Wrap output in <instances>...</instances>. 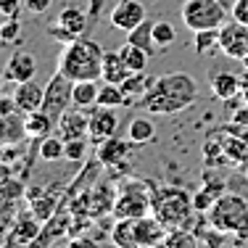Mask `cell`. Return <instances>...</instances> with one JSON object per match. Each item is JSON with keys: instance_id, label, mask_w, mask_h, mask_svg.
Returning <instances> with one entry per match:
<instances>
[{"instance_id": "6da1fadb", "label": "cell", "mask_w": 248, "mask_h": 248, "mask_svg": "<svg viewBox=\"0 0 248 248\" xmlns=\"http://www.w3.org/2000/svg\"><path fill=\"white\" fill-rule=\"evenodd\" d=\"M198 98V85L187 72H169L156 77L151 93L140 100V108L151 111L156 116H169L190 108Z\"/></svg>"}, {"instance_id": "7a4b0ae2", "label": "cell", "mask_w": 248, "mask_h": 248, "mask_svg": "<svg viewBox=\"0 0 248 248\" xmlns=\"http://www.w3.org/2000/svg\"><path fill=\"white\" fill-rule=\"evenodd\" d=\"M193 211V196L185 187L151 182V214L167 230H190Z\"/></svg>"}, {"instance_id": "3957f363", "label": "cell", "mask_w": 248, "mask_h": 248, "mask_svg": "<svg viewBox=\"0 0 248 248\" xmlns=\"http://www.w3.org/2000/svg\"><path fill=\"white\" fill-rule=\"evenodd\" d=\"M103 48L95 40L77 37L74 43H66L58 56V72L66 74L72 82L82 79H100L103 74Z\"/></svg>"}, {"instance_id": "277c9868", "label": "cell", "mask_w": 248, "mask_h": 248, "mask_svg": "<svg viewBox=\"0 0 248 248\" xmlns=\"http://www.w3.org/2000/svg\"><path fill=\"white\" fill-rule=\"evenodd\" d=\"M209 224L224 235H238V240L248 238V201L238 193H222L209 211Z\"/></svg>"}, {"instance_id": "5b68a950", "label": "cell", "mask_w": 248, "mask_h": 248, "mask_svg": "<svg viewBox=\"0 0 248 248\" xmlns=\"http://www.w3.org/2000/svg\"><path fill=\"white\" fill-rule=\"evenodd\" d=\"M180 14H182V24L190 32L219 29L227 21V11L219 0H185Z\"/></svg>"}, {"instance_id": "8992f818", "label": "cell", "mask_w": 248, "mask_h": 248, "mask_svg": "<svg viewBox=\"0 0 248 248\" xmlns=\"http://www.w3.org/2000/svg\"><path fill=\"white\" fill-rule=\"evenodd\" d=\"M111 214H114L116 219L148 217L151 214V180L122 185L119 196H116V201H114V211H111Z\"/></svg>"}, {"instance_id": "52a82bcc", "label": "cell", "mask_w": 248, "mask_h": 248, "mask_svg": "<svg viewBox=\"0 0 248 248\" xmlns=\"http://www.w3.org/2000/svg\"><path fill=\"white\" fill-rule=\"evenodd\" d=\"M72 93H74V82L69 79L66 74L56 72V74L50 77L48 87H45V98H43V111H45V114H48L56 124H58V119H61V116L69 111V103H74Z\"/></svg>"}, {"instance_id": "ba28073f", "label": "cell", "mask_w": 248, "mask_h": 248, "mask_svg": "<svg viewBox=\"0 0 248 248\" xmlns=\"http://www.w3.org/2000/svg\"><path fill=\"white\" fill-rule=\"evenodd\" d=\"M87 27H90V19H87L85 11L63 8L61 14H58V19L48 27V34L53 40H58L61 45H66V43H74L77 37H82V34L87 32Z\"/></svg>"}, {"instance_id": "9c48e42d", "label": "cell", "mask_w": 248, "mask_h": 248, "mask_svg": "<svg viewBox=\"0 0 248 248\" xmlns=\"http://www.w3.org/2000/svg\"><path fill=\"white\" fill-rule=\"evenodd\" d=\"M219 50L227 58L243 61L248 56V24H240L238 19L224 21L219 27Z\"/></svg>"}, {"instance_id": "30bf717a", "label": "cell", "mask_w": 248, "mask_h": 248, "mask_svg": "<svg viewBox=\"0 0 248 248\" xmlns=\"http://www.w3.org/2000/svg\"><path fill=\"white\" fill-rule=\"evenodd\" d=\"M116 129H119L116 108H111V106H95V108L90 111V132H87V138L95 145L103 143V140H108V138H114Z\"/></svg>"}, {"instance_id": "8fae6325", "label": "cell", "mask_w": 248, "mask_h": 248, "mask_svg": "<svg viewBox=\"0 0 248 248\" xmlns=\"http://www.w3.org/2000/svg\"><path fill=\"white\" fill-rule=\"evenodd\" d=\"M145 19H148V14H145L143 3H138V0H119L111 8V24L116 29H122V32H132Z\"/></svg>"}, {"instance_id": "7c38bea8", "label": "cell", "mask_w": 248, "mask_h": 248, "mask_svg": "<svg viewBox=\"0 0 248 248\" xmlns=\"http://www.w3.org/2000/svg\"><path fill=\"white\" fill-rule=\"evenodd\" d=\"M34 74H37V61H34V56L27 50L14 53V56L8 58V63H5V69H3L5 82H14V85L34 79Z\"/></svg>"}, {"instance_id": "4fadbf2b", "label": "cell", "mask_w": 248, "mask_h": 248, "mask_svg": "<svg viewBox=\"0 0 248 248\" xmlns=\"http://www.w3.org/2000/svg\"><path fill=\"white\" fill-rule=\"evenodd\" d=\"M58 135H61L63 140H79V138H87V132H90V114H85V111H79V106L72 111H66V114L58 119L56 124Z\"/></svg>"}, {"instance_id": "5bb4252c", "label": "cell", "mask_w": 248, "mask_h": 248, "mask_svg": "<svg viewBox=\"0 0 248 248\" xmlns=\"http://www.w3.org/2000/svg\"><path fill=\"white\" fill-rule=\"evenodd\" d=\"M129 151H132V140H122V138H108L103 143H98V161L103 167H122L127 161Z\"/></svg>"}, {"instance_id": "9a60e30c", "label": "cell", "mask_w": 248, "mask_h": 248, "mask_svg": "<svg viewBox=\"0 0 248 248\" xmlns=\"http://www.w3.org/2000/svg\"><path fill=\"white\" fill-rule=\"evenodd\" d=\"M24 111H8V114H0V143L5 145H19L27 135V122H24Z\"/></svg>"}, {"instance_id": "2e32d148", "label": "cell", "mask_w": 248, "mask_h": 248, "mask_svg": "<svg viewBox=\"0 0 248 248\" xmlns=\"http://www.w3.org/2000/svg\"><path fill=\"white\" fill-rule=\"evenodd\" d=\"M43 98H45V87H40L34 79L21 82V85H16V90H14L16 108L24 111V114H32V111L43 108Z\"/></svg>"}, {"instance_id": "e0dca14e", "label": "cell", "mask_w": 248, "mask_h": 248, "mask_svg": "<svg viewBox=\"0 0 248 248\" xmlns=\"http://www.w3.org/2000/svg\"><path fill=\"white\" fill-rule=\"evenodd\" d=\"M37 222L40 219L34 214L16 217L14 230H11V243H14V246H32L34 238L40 235V230H43V224H37Z\"/></svg>"}, {"instance_id": "ac0fdd59", "label": "cell", "mask_w": 248, "mask_h": 248, "mask_svg": "<svg viewBox=\"0 0 248 248\" xmlns=\"http://www.w3.org/2000/svg\"><path fill=\"white\" fill-rule=\"evenodd\" d=\"M153 82L156 79H153L148 72H132L127 79L122 82V90H124V95H127L129 103H140V100L151 93Z\"/></svg>"}, {"instance_id": "d6986e66", "label": "cell", "mask_w": 248, "mask_h": 248, "mask_svg": "<svg viewBox=\"0 0 248 248\" xmlns=\"http://www.w3.org/2000/svg\"><path fill=\"white\" fill-rule=\"evenodd\" d=\"M129 74H132V72H129V66L124 63V58H122L119 50H106L103 53V74H100V79H103V82L122 85Z\"/></svg>"}, {"instance_id": "ffe728a7", "label": "cell", "mask_w": 248, "mask_h": 248, "mask_svg": "<svg viewBox=\"0 0 248 248\" xmlns=\"http://www.w3.org/2000/svg\"><path fill=\"white\" fill-rule=\"evenodd\" d=\"M209 85H211L214 98H219V100H230V98L240 95V79L230 72H214Z\"/></svg>"}, {"instance_id": "44dd1931", "label": "cell", "mask_w": 248, "mask_h": 248, "mask_svg": "<svg viewBox=\"0 0 248 248\" xmlns=\"http://www.w3.org/2000/svg\"><path fill=\"white\" fill-rule=\"evenodd\" d=\"M111 243L119 248H138V219H116L111 227Z\"/></svg>"}, {"instance_id": "7402d4cb", "label": "cell", "mask_w": 248, "mask_h": 248, "mask_svg": "<svg viewBox=\"0 0 248 248\" xmlns=\"http://www.w3.org/2000/svg\"><path fill=\"white\" fill-rule=\"evenodd\" d=\"M127 138L132 140L135 145H148L156 140V124L148 116H135L127 127Z\"/></svg>"}, {"instance_id": "603a6c76", "label": "cell", "mask_w": 248, "mask_h": 248, "mask_svg": "<svg viewBox=\"0 0 248 248\" xmlns=\"http://www.w3.org/2000/svg\"><path fill=\"white\" fill-rule=\"evenodd\" d=\"M24 122H27V135H29V138H34V140L48 138V135L53 132V127H56V122H53L43 108L32 111V114H24Z\"/></svg>"}, {"instance_id": "cb8c5ba5", "label": "cell", "mask_w": 248, "mask_h": 248, "mask_svg": "<svg viewBox=\"0 0 248 248\" xmlns=\"http://www.w3.org/2000/svg\"><path fill=\"white\" fill-rule=\"evenodd\" d=\"M98 79H82V82H74V106H79V108H90V106H98Z\"/></svg>"}, {"instance_id": "d4e9b609", "label": "cell", "mask_w": 248, "mask_h": 248, "mask_svg": "<svg viewBox=\"0 0 248 248\" xmlns=\"http://www.w3.org/2000/svg\"><path fill=\"white\" fill-rule=\"evenodd\" d=\"M129 37H127V43H132V45H138V48H143L148 56H153L156 53L158 45L153 43V21L151 19H145L143 24H138L132 29V32H127Z\"/></svg>"}, {"instance_id": "484cf974", "label": "cell", "mask_w": 248, "mask_h": 248, "mask_svg": "<svg viewBox=\"0 0 248 248\" xmlns=\"http://www.w3.org/2000/svg\"><path fill=\"white\" fill-rule=\"evenodd\" d=\"M40 158L43 161H61V158H66V140L61 138V135H48V138L40 140Z\"/></svg>"}, {"instance_id": "4316f807", "label": "cell", "mask_w": 248, "mask_h": 248, "mask_svg": "<svg viewBox=\"0 0 248 248\" xmlns=\"http://www.w3.org/2000/svg\"><path fill=\"white\" fill-rule=\"evenodd\" d=\"M29 209H32V214L37 217L40 222H48L58 211V198L48 196V193H37V196L29 201Z\"/></svg>"}, {"instance_id": "83f0119b", "label": "cell", "mask_w": 248, "mask_h": 248, "mask_svg": "<svg viewBox=\"0 0 248 248\" xmlns=\"http://www.w3.org/2000/svg\"><path fill=\"white\" fill-rule=\"evenodd\" d=\"M158 248H201V243L198 235H193L190 230H169Z\"/></svg>"}, {"instance_id": "f1b7e54d", "label": "cell", "mask_w": 248, "mask_h": 248, "mask_svg": "<svg viewBox=\"0 0 248 248\" xmlns=\"http://www.w3.org/2000/svg\"><path fill=\"white\" fill-rule=\"evenodd\" d=\"M119 53H122L124 63L129 66V72H145V66H148V61H151L148 53L143 48H138V45H132V43H124L119 48Z\"/></svg>"}, {"instance_id": "f546056e", "label": "cell", "mask_w": 248, "mask_h": 248, "mask_svg": "<svg viewBox=\"0 0 248 248\" xmlns=\"http://www.w3.org/2000/svg\"><path fill=\"white\" fill-rule=\"evenodd\" d=\"M98 106H111V108H122V106H129L127 95H124L122 85H114V82H103L98 93Z\"/></svg>"}, {"instance_id": "4dcf8cb0", "label": "cell", "mask_w": 248, "mask_h": 248, "mask_svg": "<svg viewBox=\"0 0 248 248\" xmlns=\"http://www.w3.org/2000/svg\"><path fill=\"white\" fill-rule=\"evenodd\" d=\"M193 48L198 56H211L219 48V29H203V32H193Z\"/></svg>"}, {"instance_id": "1f68e13d", "label": "cell", "mask_w": 248, "mask_h": 248, "mask_svg": "<svg viewBox=\"0 0 248 248\" xmlns=\"http://www.w3.org/2000/svg\"><path fill=\"white\" fill-rule=\"evenodd\" d=\"M222 151L227 156V164H246V158H248V145L238 138H224Z\"/></svg>"}, {"instance_id": "d6a6232c", "label": "cell", "mask_w": 248, "mask_h": 248, "mask_svg": "<svg viewBox=\"0 0 248 248\" xmlns=\"http://www.w3.org/2000/svg\"><path fill=\"white\" fill-rule=\"evenodd\" d=\"M174 40H177V32L169 21H153V43L158 48L161 50L169 48V45H174Z\"/></svg>"}, {"instance_id": "836d02e7", "label": "cell", "mask_w": 248, "mask_h": 248, "mask_svg": "<svg viewBox=\"0 0 248 248\" xmlns=\"http://www.w3.org/2000/svg\"><path fill=\"white\" fill-rule=\"evenodd\" d=\"M217 198H219V193H214L211 187H201V190L193 193V209L198 211V214H209L211 206L217 203Z\"/></svg>"}, {"instance_id": "e575fe53", "label": "cell", "mask_w": 248, "mask_h": 248, "mask_svg": "<svg viewBox=\"0 0 248 248\" xmlns=\"http://www.w3.org/2000/svg\"><path fill=\"white\" fill-rule=\"evenodd\" d=\"M21 37V21L19 16H14V19H3V24H0V43L8 45V43H19Z\"/></svg>"}, {"instance_id": "d590c367", "label": "cell", "mask_w": 248, "mask_h": 248, "mask_svg": "<svg viewBox=\"0 0 248 248\" xmlns=\"http://www.w3.org/2000/svg\"><path fill=\"white\" fill-rule=\"evenodd\" d=\"M85 153H87V138L66 140V158H69V161H82Z\"/></svg>"}, {"instance_id": "8d00e7d4", "label": "cell", "mask_w": 248, "mask_h": 248, "mask_svg": "<svg viewBox=\"0 0 248 248\" xmlns=\"http://www.w3.org/2000/svg\"><path fill=\"white\" fill-rule=\"evenodd\" d=\"M24 0H0V16L3 19H14V16H19V8Z\"/></svg>"}, {"instance_id": "74e56055", "label": "cell", "mask_w": 248, "mask_h": 248, "mask_svg": "<svg viewBox=\"0 0 248 248\" xmlns=\"http://www.w3.org/2000/svg\"><path fill=\"white\" fill-rule=\"evenodd\" d=\"M232 19H238L240 24H248V0H235L232 3Z\"/></svg>"}, {"instance_id": "f35d334b", "label": "cell", "mask_w": 248, "mask_h": 248, "mask_svg": "<svg viewBox=\"0 0 248 248\" xmlns=\"http://www.w3.org/2000/svg\"><path fill=\"white\" fill-rule=\"evenodd\" d=\"M50 3H53V0H24L29 14H45V11L50 8Z\"/></svg>"}, {"instance_id": "ab89813d", "label": "cell", "mask_w": 248, "mask_h": 248, "mask_svg": "<svg viewBox=\"0 0 248 248\" xmlns=\"http://www.w3.org/2000/svg\"><path fill=\"white\" fill-rule=\"evenodd\" d=\"M66 248H98V243H93L90 238H74L66 243Z\"/></svg>"}, {"instance_id": "60d3db41", "label": "cell", "mask_w": 248, "mask_h": 248, "mask_svg": "<svg viewBox=\"0 0 248 248\" xmlns=\"http://www.w3.org/2000/svg\"><path fill=\"white\" fill-rule=\"evenodd\" d=\"M103 8V0H90V14H93V21H95L98 11Z\"/></svg>"}, {"instance_id": "b9f144b4", "label": "cell", "mask_w": 248, "mask_h": 248, "mask_svg": "<svg viewBox=\"0 0 248 248\" xmlns=\"http://www.w3.org/2000/svg\"><path fill=\"white\" fill-rule=\"evenodd\" d=\"M3 79H5V77H0V95H3Z\"/></svg>"}, {"instance_id": "7bdbcfd3", "label": "cell", "mask_w": 248, "mask_h": 248, "mask_svg": "<svg viewBox=\"0 0 248 248\" xmlns=\"http://www.w3.org/2000/svg\"><path fill=\"white\" fill-rule=\"evenodd\" d=\"M240 63H243V66L248 69V56H246V58H243V61H240Z\"/></svg>"}, {"instance_id": "ee69618b", "label": "cell", "mask_w": 248, "mask_h": 248, "mask_svg": "<svg viewBox=\"0 0 248 248\" xmlns=\"http://www.w3.org/2000/svg\"><path fill=\"white\" fill-rule=\"evenodd\" d=\"M138 248H158V246H138Z\"/></svg>"}, {"instance_id": "f6af8a7d", "label": "cell", "mask_w": 248, "mask_h": 248, "mask_svg": "<svg viewBox=\"0 0 248 248\" xmlns=\"http://www.w3.org/2000/svg\"><path fill=\"white\" fill-rule=\"evenodd\" d=\"M227 248H240V246H227Z\"/></svg>"}, {"instance_id": "bcb514c9", "label": "cell", "mask_w": 248, "mask_h": 248, "mask_svg": "<svg viewBox=\"0 0 248 248\" xmlns=\"http://www.w3.org/2000/svg\"><path fill=\"white\" fill-rule=\"evenodd\" d=\"M58 248H61V246H58Z\"/></svg>"}]
</instances>
